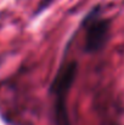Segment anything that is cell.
<instances>
[{
  "label": "cell",
  "mask_w": 124,
  "mask_h": 125,
  "mask_svg": "<svg viewBox=\"0 0 124 125\" xmlns=\"http://www.w3.org/2000/svg\"><path fill=\"white\" fill-rule=\"evenodd\" d=\"M77 74V63L76 62H69L63 64L54 82L51 84V92L55 95V119L56 125H71L68 114H67V108H66V97L67 94L74 82Z\"/></svg>",
  "instance_id": "6da1fadb"
},
{
  "label": "cell",
  "mask_w": 124,
  "mask_h": 125,
  "mask_svg": "<svg viewBox=\"0 0 124 125\" xmlns=\"http://www.w3.org/2000/svg\"><path fill=\"white\" fill-rule=\"evenodd\" d=\"M89 21V20H88ZM110 23L106 20L94 17L88 22V29L85 35V49L86 51H97L101 49L108 35Z\"/></svg>",
  "instance_id": "7a4b0ae2"
}]
</instances>
